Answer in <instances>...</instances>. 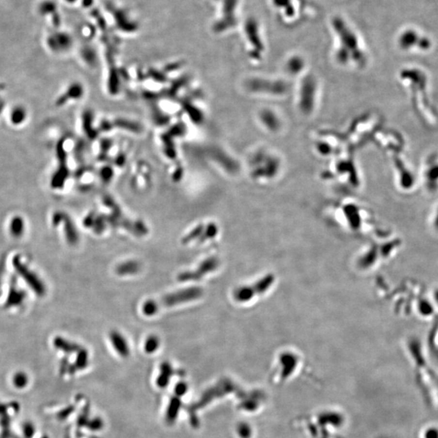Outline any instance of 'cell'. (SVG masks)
<instances>
[{
    "label": "cell",
    "instance_id": "30bf717a",
    "mask_svg": "<svg viewBox=\"0 0 438 438\" xmlns=\"http://www.w3.org/2000/svg\"><path fill=\"white\" fill-rule=\"evenodd\" d=\"M110 339L112 343L113 346L115 347V350L121 356H128V353H129L128 345H127L125 337H123L122 334H120V332L116 331V330H112L110 333Z\"/></svg>",
    "mask_w": 438,
    "mask_h": 438
},
{
    "label": "cell",
    "instance_id": "7a4b0ae2",
    "mask_svg": "<svg viewBox=\"0 0 438 438\" xmlns=\"http://www.w3.org/2000/svg\"><path fill=\"white\" fill-rule=\"evenodd\" d=\"M202 295L203 289L199 286H191L166 295L158 300H147L142 306V312L145 316H154L162 307H172L192 301L201 298Z\"/></svg>",
    "mask_w": 438,
    "mask_h": 438
},
{
    "label": "cell",
    "instance_id": "8992f818",
    "mask_svg": "<svg viewBox=\"0 0 438 438\" xmlns=\"http://www.w3.org/2000/svg\"><path fill=\"white\" fill-rule=\"evenodd\" d=\"M29 120V111L22 105H15L8 113V122L10 126L16 128L23 127Z\"/></svg>",
    "mask_w": 438,
    "mask_h": 438
},
{
    "label": "cell",
    "instance_id": "277c9868",
    "mask_svg": "<svg viewBox=\"0 0 438 438\" xmlns=\"http://www.w3.org/2000/svg\"><path fill=\"white\" fill-rule=\"evenodd\" d=\"M13 266L21 279L27 283L28 286L34 291L38 297H43L46 293L45 284L38 274L32 270L26 262H24L20 256H16L13 259Z\"/></svg>",
    "mask_w": 438,
    "mask_h": 438
},
{
    "label": "cell",
    "instance_id": "7c38bea8",
    "mask_svg": "<svg viewBox=\"0 0 438 438\" xmlns=\"http://www.w3.org/2000/svg\"><path fill=\"white\" fill-rule=\"evenodd\" d=\"M25 224L22 217L14 216L12 218L9 224L11 234L16 238H20L25 232Z\"/></svg>",
    "mask_w": 438,
    "mask_h": 438
},
{
    "label": "cell",
    "instance_id": "5b68a950",
    "mask_svg": "<svg viewBox=\"0 0 438 438\" xmlns=\"http://www.w3.org/2000/svg\"><path fill=\"white\" fill-rule=\"evenodd\" d=\"M219 265V261L217 257H209L203 261L194 271L181 272L177 277V279L179 282L198 281L205 274L214 271Z\"/></svg>",
    "mask_w": 438,
    "mask_h": 438
},
{
    "label": "cell",
    "instance_id": "ba28073f",
    "mask_svg": "<svg viewBox=\"0 0 438 438\" xmlns=\"http://www.w3.org/2000/svg\"><path fill=\"white\" fill-rule=\"evenodd\" d=\"M25 292L17 286L16 282H12L9 287L8 298L6 299V306H20L25 299Z\"/></svg>",
    "mask_w": 438,
    "mask_h": 438
},
{
    "label": "cell",
    "instance_id": "2e32d148",
    "mask_svg": "<svg viewBox=\"0 0 438 438\" xmlns=\"http://www.w3.org/2000/svg\"><path fill=\"white\" fill-rule=\"evenodd\" d=\"M421 438H438V427L427 425L421 432Z\"/></svg>",
    "mask_w": 438,
    "mask_h": 438
},
{
    "label": "cell",
    "instance_id": "4fadbf2b",
    "mask_svg": "<svg viewBox=\"0 0 438 438\" xmlns=\"http://www.w3.org/2000/svg\"><path fill=\"white\" fill-rule=\"evenodd\" d=\"M218 232L219 229L215 223H209L204 228V232L202 233L199 239H197V244H203L208 239H213L216 236Z\"/></svg>",
    "mask_w": 438,
    "mask_h": 438
},
{
    "label": "cell",
    "instance_id": "9c48e42d",
    "mask_svg": "<svg viewBox=\"0 0 438 438\" xmlns=\"http://www.w3.org/2000/svg\"><path fill=\"white\" fill-rule=\"evenodd\" d=\"M80 94H81L80 86L78 85H70L69 87H67V90H65L64 92L58 96L57 98L55 99V106L59 107H63L67 104L68 100L80 97Z\"/></svg>",
    "mask_w": 438,
    "mask_h": 438
},
{
    "label": "cell",
    "instance_id": "6da1fadb",
    "mask_svg": "<svg viewBox=\"0 0 438 438\" xmlns=\"http://www.w3.org/2000/svg\"><path fill=\"white\" fill-rule=\"evenodd\" d=\"M332 30L338 40L336 57L339 60L363 61L364 58L360 39L356 30L341 16H334L330 20Z\"/></svg>",
    "mask_w": 438,
    "mask_h": 438
},
{
    "label": "cell",
    "instance_id": "9a60e30c",
    "mask_svg": "<svg viewBox=\"0 0 438 438\" xmlns=\"http://www.w3.org/2000/svg\"><path fill=\"white\" fill-rule=\"evenodd\" d=\"M159 346V339L156 335H150L148 337L146 342L144 344V349L145 351L151 353L157 350V347Z\"/></svg>",
    "mask_w": 438,
    "mask_h": 438
},
{
    "label": "cell",
    "instance_id": "5bb4252c",
    "mask_svg": "<svg viewBox=\"0 0 438 438\" xmlns=\"http://www.w3.org/2000/svg\"><path fill=\"white\" fill-rule=\"evenodd\" d=\"M204 228H205V227H204V225H198L197 227H195L194 229H192L188 234L186 235L182 239V244H188V243H190V242L193 241L194 239H199L200 236H201L202 233L204 232Z\"/></svg>",
    "mask_w": 438,
    "mask_h": 438
},
{
    "label": "cell",
    "instance_id": "52a82bcc",
    "mask_svg": "<svg viewBox=\"0 0 438 438\" xmlns=\"http://www.w3.org/2000/svg\"><path fill=\"white\" fill-rule=\"evenodd\" d=\"M57 213L60 220L64 223L63 225L64 228L65 237H66L67 243L70 245H75L78 244V240H79V234H78L75 225L67 214H63V212L60 211L57 212Z\"/></svg>",
    "mask_w": 438,
    "mask_h": 438
},
{
    "label": "cell",
    "instance_id": "3957f363",
    "mask_svg": "<svg viewBox=\"0 0 438 438\" xmlns=\"http://www.w3.org/2000/svg\"><path fill=\"white\" fill-rule=\"evenodd\" d=\"M279 21L294 25L301 21L309 13L305 0H269Z\"/></svg>",
    "mask_w": 438,
    "mask_h": 438
},
{
    "label": "cell",
    "instance_id": "8fae6325",
    "mask_svg": "<svg viewBox=\"0 0 438 438\" xmlns=\"http://www.w3.org/2000/svg\"><path fill=\"white\" fill-rule=\"evenodd\" d=\"M141 265L140 264V262L131 260V261L123 262L121 264L119 265L115 269V272L120 276H124V275L137 274L141 271Z\"/></svg>",
    "mask_w": 438,
    "mask_h": 438
},
{
    "label": "cell",
    "instance_id": "e0dca14e",
    "mask_svg": "<svg viewBox=\"0 0 438 438\" xmlns=\"http://www.w3.org/2000/svg\"><path fill=\"white\" fill-rule=\"evenodd\" d=\"M0 107H1V98H0Z\"/></svg>",
    "mask_w": 438,
    "mask_h": 438
}]
</instances>
